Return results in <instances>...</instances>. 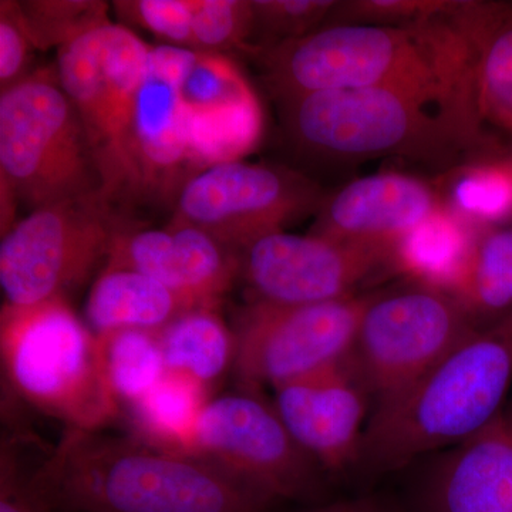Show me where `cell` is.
<instances>
[{
	"label": "cell",
	"mask_w": 512,
	"mask_h": 512,
	"mask_svg": "<svg viewBox=\"0 0 512 512\" xmlns=\"http://www.w3.org/2000/svg\"><path fill=\"white\" fill-rule=\"evenodd\" d=\"M414 26L328 25L259 52L279 101L328 90L396 89L456 106L478 130L471 57L453 10Z\"/></svg>",
	"instance_id": "obj_1"
},
{
	"label": "cell",
	"mask_w": 512,
	"mask_h": 512,
	"mask_svg": "<svg viewBox=\"0 0 512 512\" xmlns=\"http://www.w3.org/2000/svg\"><path fill=\"white\" fill-rule=\"evenodd\" d=\"M55 512H262L271 501L200 457L66 430L29 474Z\"/></svg>",
	"instance_id": "obj_2"
},
{
	"label": "cell",
	"mask_w": 512,
	"mask_h": 512,
	"mask_svg": "<svg viewBox=\"0 0 512 512\" xmlns=\"http://www.w3.org/2000/svg\"><path fill=\"white\" fill-rule=\"evenodd\" d=\"M512 382V313L474 329L439 363L369 414L356 468L384 474L476 436Z\"/></svg>",
	"instance_id": "obj_3"
},
{
	"label": "cell",
	"mask_w": 512,
	"mask_h": 512,
	"mask_svg": "<svg viewBox=\"0 0 512 512\" xmlns=\"http://www.w3.org/2000/svg\"><path fill=\"white\" fill-rule=\"evenodd\" d=\"M281 104L293 147L325 163L403 156L450 165L468 151L487 150L456 106L403 90H328Z\"/></svg>",
	"instance_id": "obj_4"
},
{
	"label": "cell",
	"mask_w": 512,
	"mask_h": 512,
	"mask_svg": "<svg viewBox=\"0 0 512 512\" xmlns=\"http://www.w3.org/2000/svg\"><path fill=\"white\" fill-rule=\"evenodd\" d=\"M0 353L13 394L66 430H100L120 416L99 339L66 299L3 305Z\"/></svg>",
	"instance_id": "obj_5"
},
{
	"label": "cell",
	"mask_w": 512,
	"mask_h": 512,
	"mask_svg": "<svg viewBox=\"0 0 512 512\" xmlns=\"http://www.w3.org/2000/svg\"><path fill=\"white\" fill-rule=\"evenodd\" d=\"M0 175L3 190L30 211L67 201L106 202L89 137L56 67L2 92Z\"/></svg>",
	"instance_id": "obj_6"
},
{
	"label": "cell",
	"mask_w": 512,
	"mask_h": 512,
	"mask_svg": "<svg viewBox=\"0 0 512 512\" xmlns=\"http://www.w3.org/2000/svg\"><path fill=\"white\" fill-rule=\"evenodd\" d=\"M150 47L107 22L57 49V77L82 120L113 210L143 198L134 123Z\"/></svg>",
	"instance_id": "obj_7"
},
{
	"label": "cell",
	"mask_w": 512,
	"mask_h": 512,
	"mask_svg": "<svg viewBox=\"0 0 512 512\" xmlns=\"http://www.w3.org/2000/svg\"><path fill=\"white\" fill-rule=\"evenodd\" d=\"M474 329L456 296L440 286L406 278L370 292L349 360L372 410L412 386Z\"/></svg>",
	"instance_id": "obj_8"
},
{
	"label": "cell",
	"mask_w": 512,
	"mask_h": 512,
	"mask_svg": "<svg viewBox=\"0 0 512 512\" xmlns=\"http://www.w3.org/2000/svg\"><path fill=\"white\" fill-rule=\"evenodd\" d=\"M126 231L100 200L59 202L30 211L0 242V285L9 306L64 299L109 259Z\"/></svg>",
	"instance_id": "obj_9"
},
{
	"label": "cell",
	"mask_w": 512,
	"mask_h": 512,
	"mask_svg": "<svg viewBox=\"0 0 512 512\" xmlns=\"http://www.w3.org/2000/svg\"><path fill=\"white\" fill-rule=\"evenodd\" d=\"M326 197L315 181L279 165H212L178 192L173 221L210 235L232 254L319 212Z\"/></svg>",
	"instance_id": "obj_10"
},
{
	"label": "cell",
	"mask_w": 512,
	"mask_h": 512,
	"mask_svg": "<svg viewBox=\"0 0 512 512\" xmlns=\"http://www.w3.org/2000/svg\"><path fill=\"white\" fill-rule=\"evenodd\" d=\"M369 296L292 306L248 302L234 328L239 382L248 390L276 387L346 359Z\"/></svg>",
	"instance_id": "obj_11"
},
{
	"label": "cell",
	"mask_w": 512,
	"mask_h": 512,
	"mask_svg": "<svg viewBox=\"0 0 512 512\" xmlns=\"http://www.w3.org/2000/svg\"><path fill=\"white\" fill-rule=\"evenodd\" d=\"M195 457L227 471L266 500H295L319 487V464L293 439L274 404L244 389L212 399L195 437Z\"/></svg>",
	"instance_id": "obj_12"
},
{
	"label": "cell",
	"mask_w": 512,
	"mask_h": 512,
	"mask_svg": "<svg viewBox=\"0 0 512 512\" xmlns=\"http://www.w3.org/2000/svg\"><path fill=\"white\" fill-rule=\"evenodd\" d=\"M249 302L311 305L359 295L367 282L396 274L394 251L285 231L265 235L238 255Z\"/></svg>",
	"instance_id": "obj_13"
},
{
	"label": "cell",
	"mask_w": 512,
	"mask_h": 512,
	"mask_svg": "<svg viewBox=\"0 0 512 512\" xmlns=\"http://www.w3.org/2000/svg\"><path fill=\"white\" fill-rule=\"evenodd\" d=\"M274 390L286 429L320 468L342 473L356 466L372 402L349 356Z\"/></svg>",
	"instance_id": "obj_14"
},
{
	"label": "cell",
	"mask_w": 512,
	"mask_h": 512,
	"mask_svg": "<svg viewBox=\"0 0 512 512\" xmlns=\"http://www.w3.org/2000/svg\"><path fill=\"white\" fill-rule=\"evenodd\" d=\"M106 266L150 276L194 309L217 308L239 264L237 255L201 229L171 222L164 229L120 232Z\"/></svg>",
	"instance_id": "obj_15"
},
{
	"label": "cell",
	"mask_w": 512,
	"mask_h": 512,
	"mask_svg": "<svg viewBox=\"0 0 512 512\" xmlns=\"http://www.w3.org/2000/svg\"><path fill=\"white\" fill-rule=\"evenodd\" d=\"M444 207L437 184L396 171L372 174L326 198L309 234L394 251L407 232Z\"/></svg>",
	"instance_id": "obj_16"
},
{
	"label": "cell",
	"mask_w": 512,
	"mask_h": 512,
	"mask_svg": "<svg viewBox=\"0 0 512 512\" xmlns=\"http://www.w3.org/2000/svg\"><path fill=\"white\" fill-rule=\"evenodd\" d=\"M192 52L168 45L150 47L134 123L143 197L177 198L185 184L181 177L192 165L188 114L180 97L181 77Z\"/></svg>",
	"instance_id": "obj_17"
},
{
	"label": "cell",
	"mask_w": 512,
	"mask_h": 512,
	"mask_svg": "<svg viewBox=\"0 0 512 512\" xmlns=\"http://www.w3.org/2000/svg\"><path fill=\"white\" fill-rule=\"evenodd\" d=\"M420 512H512V412L450 448L431 471Z\"/></svg>",
	"instance_id": "obj_18"
},
{
	"label": "cell",
	"mask_w": 512,
	"mask_h": 512,
	"mask_svg": "<svg viewBox=\"0 0 512 512\" xmlns=\"http://www.w3.org/2000/svg\"><path fill=\"white\" fill-rule=\"evenodd\" d=\"M453 19L470 47L481 136L493 143V131L512 146V2H457Z\"/></svg>",
	"instance_id": "obj_19"
},
{
	"label": "cell",
	"mask_w": 512,
	"mask_h": 512,
	"mask_svg": "<svg viewBox=\"0 0 512 512\" xmlns=\"http://www.w3.org/2000/svg\"><path fill=\"white\" fill-rule=\"evenodd\" d=\"M184 311V302L156 279L116 266L101 272L86 303L87 326L94 335L126 329L158 332Z\"/></svg>",
	"instance_id": "obj_20"
},
{
	"label": "cell",
	"mask_w": 512,
	"mask_h": 512,
	"mask_svg": "<svg viewBox=\"0 0 512 512\" xmlns=\"http://www.w3.org/2000/svg\"><path fill=\"white\" fill-rule=\"evenodd\" d=\"M210 387L183 375L165 373L127 413L138 440L170 451L195 457V437L205 406L210 402Z\"/></svg>",
	"instance_id": "obj_21"
},
{
	"label": "cell",
	"mask_w": 512,
	"mask_h": 512,
	"mask_svg": "<svg viewBox=\"0 0 512 512\" xmlns=\"http://www.w3.org/2000/svg\"><path fill=\"white\" fill-rule=\"evenodd\" d=\"M450 292L477 328L512 313V225L478 231Z\"/></svg>",
	"instance_id": "obj_22"
},
{
	"label": "cell",
	"mask_w": 512,
	"mask_h": 512,
	"mask_svg": "<svg viewBox=\"0 0 512 512\" xmlns=\"http://www.w3.org/2000/svg\"><path fill=\"white\" fill-rule=\"evenodd\" d=\"M478 231L480 229L447 207L441 208L397 242L394 247L396 274L450 292Z\"/></svg>",
	"instance_id": "obj_23"
},
{
	"label": "cell",
	"mask_w": 512,
	"mask_h": 512,
	"mask_svg": "<svg viewBox=\"0 0 512 512\" xmlns=\"http://www.w3.org/2000/svg\"><path fill=\"white\" fill-rule=\"evenodd\" d=\"M165 365L211 387L234 362V330L215 308L188 309L158 330Z\"/></svg>",
	"instance_id": "obj_24"
},
{
	"label": "cell",
	"mask_w": 512,
	"mask_h": 512,
	"mask_svg": "<svg viewBox=\"0 0 512 512\" xmlns=\"http://www.w3.org/2000/svg\"><path fill=\"white\" fill-rule=\"evenodd\" d=\"M437 187L448 210L474 228L510 225L512 154H500L450 168Z\"/></svg>",
	"instance_id": "obj_25"
},
{
	"label": "cell",
	"mask_w": 512,
	"mask_h": 512,
	"mask_svg": "<svg viewBox=\"0 0 512 512\" xmlns=\"http://www.w3.org/2000/svg\"><path fill=\"white\" fill-rule=\"evenodd\" d=\"M262 133L264 111L256 94L207 113L188 114L191 163L202 171L242 161L258 146Z\"/></svg>",
	"instance_id": "obj_26"
},
{
	"label": "cell",
	"mask_w": 512,
	"mask_h": 512,
	"mask_svg": "<svg viewBox=\"0 0 512 512\" xmlns=\"http://www.w3.org/2000/svg\"><path fill=\"white\" fill-rule=\"evenodd\" d=\"M96 336L107 382L120 410L143 399L168 372L158 332L126 329Z\"/></svg>",
	"instance_id": "obj_27"
},
{
	"label": "cell",
	"mask_w": 512,
	"mask_h": 512,
	"mask_svg": "<svg viewBox=\"0 0 512 512\" xmlns=\"http://www.w3.org/2000/svg\"><path fill=\"white\" fill-rule=\"evenodd\" d=\"M255 94L237 64L221 53L194 50L180 82L188 114L207 113Z\"/></svg>",
	"instance_id": "obj_28"
},
{
	"label": "cell",
	"mask_w": 512,
	"mask_h": 512,
	"mask_svg": "<svg viewBox=\"0 0 512 512\" xmlns=\"http://www.w3.org/2000/svg\"><path fill=\"white\" fill-rule=\"evenodd\" d=\"M20 19L36 49H57L73 42L107 19V5L103 2H16Z\"/></svg>",
	"instance_id": "obj_29"
},
{
	"label": "cell",
	"mask_w": 512,
	"mask_h": 512,
	"mask_svg": "<svg viewBox=\"0 0 512 512\" xmlns=\"http://www.w3.org/2000/svg\"><path fill=\"white\" fill-rule=\"evenodd\" d=\"M338 2L329 0H264L251 2V55L292 40L302 39L322 28Z\"/></svg>",
	"instance_id": "obj_30"
},
{
	"label": "cell",
	"mask_w": 512,
	"mask_h": 512,
	"mask_svg": "<svg viewBox=\"0 0 512 512\" xmlns=\"http://www.w3.org/2000/svg\"><path fill=\"white\" fill-rule=\"evenodd\" d=\"M192 39L197 52L239 50L251 55V2L242 0H195L192 2Z\"/></svg>",
	"instance_id": "obj_31"
},
{
	"label": "cell",
	"mask_w": 512,
	"mask_h": 512,
	"mask_svg": "<svg viewBox=\"0 0 512 512\" xmlns=\"http://www.w3.org/2000/svg\"><path fill=\"white\" fill-rule=\"evenodd\" d=\"M454 2L433 0H355L338 2L330 25L414 26L439 18Z\"/></svg>",
	"instance_id": "obj_32"
},
{
	"label": "cell",
	"mask_w": 512,
	"mask_h": 512,
	"mask_svg": "<svg viewBox=\"0 0 512 512\" xmlns=\"http://www.w3.org/2000/svg\"><path fill=\"white\" fill-rule=\"evenodd\" d=\"M116 5L128 19L164 40V45L194 50L191 0H138Z\"/></svg>",
	"instance_id": "obj_33"
},
{
	"label": "cell",
	"mask_w": 512,
	"mask_h": 512,
	"mask_svg": "<svg viewBox=\"0 0 512 512\" xmlns=\"http://www.w3.org/2000/svg\"><path fill=\"white\" fill-rule=\"evenodd\" d=\"M33 46L19 16L18 3L0 6V86L2 92L29 76L26 73Z\"/></svg>",
	"instance_id": "obj_34"
},
{
	"label": "cell",
	"mask_w": 512,
	"mask_h": 512,
	"mask_svg": "<svg viewBox=\"0 0 512 512\" xmlns=\"http://www.w3.org/2000/svg\"><path fill=\"white\" fill-rule=\"evenodd\" d=\"M3 441L0 464V512H55L35 493L23 474L18 453Z\"/></svg>",
	"instance_id": "obj_35"
},
{
	"label": "cell",
	"mask_w": 512,
	"mask_h": 512,
	"mask_svg": "<svg viewBox=\"0 0 512 512\" xmlns=\"http://www.w3.org/2000/svg\"><path fill=\"white\" fill-rule=\"evenodd\" d=\"M318 512H399L392 505L376 498H357L343 503L329 505Z\"/></svg>",
	"instance_id": "obj_36"
}]
</instances>
